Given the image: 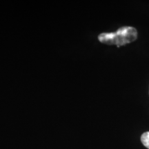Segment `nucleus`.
Segmentation results:
<instances>
[{
  "label": "nucleus",
  "mask_w": 149,
  "mask_h": 149,
  "mask_svg": "<svg viewBox=\"0 0 149 149\" xmlns=\"http://www.w3.org/2000/svg\"><path fill=\"white\" fill-rule=\"evenodd\" d=\"M137 38V31L132 26H122L115 33H103L98 40L102 44L116 45L117 47L133 42Z\"/></svg>",
  "instance_id": "1"
},
{
  "label": "nucleus",
  "mask_w": 149,
  "mask_h": 149,
  "mask_svg": "<svg viewBox=\"0 0 149 149\" xmlns=\"http://www.w3.org/2000/svg\"><path fill=\"white\" fill-rule=\"evenodd\" d=\"M141 141L146 148L149 149V131L145 132L141 135Z\"/></svg>",
  "instance_id": "2"
}]
</instances>
